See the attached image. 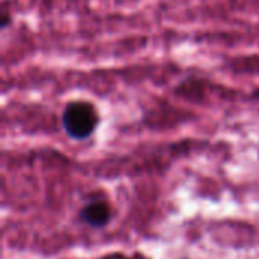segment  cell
I'll list each match as a JSON object with an SVG mask.
<instances>
[{"mask_svg":"<svg viewBox=\"0 0 259 259\" xmlns=\"http://www.w3.org/2000/svg\"><path fill=\"white\" fill-rule=\"evenodd\" d=\"M99 124V114L93 103L85 100L70 102L62 112V126L73 140L90 138Z\"/></svg>","mask_w":259,"mask_h":259,"instance_id":"6da1fadb","label":"cell"},{"mask_svg":"<svg viewBox=\"0 0 259 259\" xmlns=\"http://www.w3.org/2000/svg\"><path fill=\"white\" fill-rule=\"evenodd\" d=\"M83 219L91 226H103L109 220V209L105 203H91L83 209Z\"/></svg>","mask_w":259,"mask_h":259,"instance_id":"7a4b0ae2","label":"cell"}]
</instances>
